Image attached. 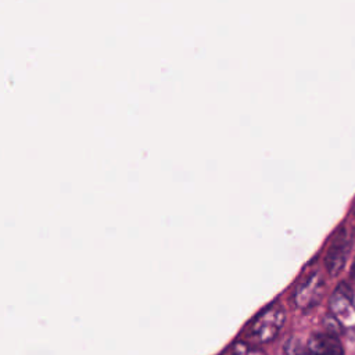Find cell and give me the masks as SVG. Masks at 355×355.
<instances>
[{"label": "cell", "instance_id": "8", "mask_svg": "<svg viewBox=\"0 0 355 355\" xmlns=\"http://www.w3.org/2000/svg\"><path fill=\"white\" fill-rule=\"evenodd\" d=\"M351 273H352V276L355 277V258L352 259V265H351Z\"/></svg>", "mask_w": 355, "mask_h": 355}, {"label": "cell", "instance_id": "2", "mask_svg": "<svg viewBox=\"0 0 355 355\" xmlns=\"http://www.w3.org/2000/svg\"><path fill=\"white\" fill-rule=\"evenodd\" d=\"M330 318L337 326L347 331H355V295L347 282H340L329 297Z\"/></svg>", "mask_w": 355, "mask_h": 355}, {"label": "cell", "instance_id": "3", "mask_svg": "<svg viewBox=\"0 0 355 355\" xmlns=\"http://www.w3.org/2000/svg\"><path fill=\"white\" fill-rule=\"evenodd\" d=\"M326 293V280L319 270L309 272L295 286L293 302L301 311H309L316 306Z\"/></svg>", "mask_w": 355, "mask_h": 355}, {"label": "cell", "instance_id": "5", "mask_svg": "<svg viewBox=\"0 0 355 355\" xmlns=\"http://www.w3.org/2000/svg\"><path fill=\"white\" fill-rule=\"evenodd\" d=\"M306 349L313 355H344V348L334 331H316L312 333Z\"/></svg>", "mask_w": 355, "mask_h": 355}, {"label": "cell", "instance_id": "9", "mask_svg": "<svg viewBox=\"0 0 355 355\" xmlns=\"http://www.w3.org/2000/svg\"><path fill=\"white\" fill-rule=\"evenodd\" d=\"M351 212L355 215V200L352 201V205H351Z\"/></svg>", "mask_w": 355, "mask_h": 355}, {"label": "cell", "instance_id": "6", "mask_svg": "<svg viewBox=\"0 0 355 355\" xmlns=\"http://www.w3.org/2000/svg\"><path fill=\"white\" fill-rule=\"evenodd\" d=\"M232 355H266L259 347L251 345L245 341H237L232 348Z\"/></svg>", "mask_w": 355, "mask_h": 355}, {"label": "cell", "instance_id": "1", "mask_svg": "<svg viewBox=\"0 0 355 355\" xmlns=\"http://www.w3.org/2000/svg\"><path fill=\"white\" fill-rule=\"evenodd\" d=\"M286 322V309L280 302H272L263 308L248 324L245 343L261 347L272 343L282 331Z\"/></svg>", "mask_w": 355, "mask_h": 355}, {"label": "cell", "instance_id": "4", "mask_svg": "<svg viewBox=\"0 0 355 355\" xmlns=\"http://www.w3.org/2000/svg\"><path fill=\"white\" fill-rule=\"evenodd\" d=\"M349 251H351L349 234L345 226H341L340 229L336 230L324 255V268L330 276H337L343 270L348 259Z\"/></svg>", "mask_w": 355, "mask_h": 355}, {"label": "cell", "instance_id": "7", "mask_svg": "<svg viewBox=\"0 0 355 355\" xmlns=\"http://www.w3.org/2000/svg\"><path fill=\"white\" fill-rule=\"evenodd\" d=\"M286 355H313L312 352H309L305 348H300V347H293L290 349L286 351Z\"/></svg>", "mask_w": 355, "mask_h": 355}]
</instances>
